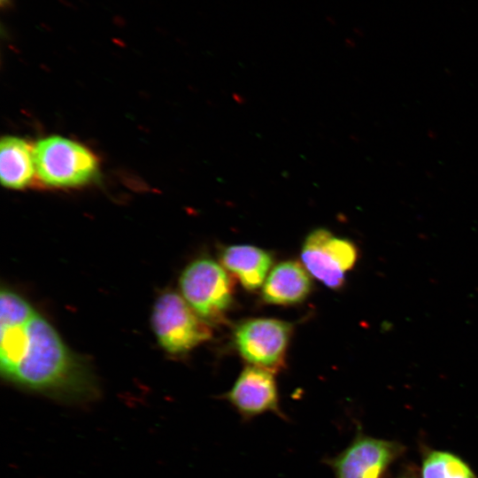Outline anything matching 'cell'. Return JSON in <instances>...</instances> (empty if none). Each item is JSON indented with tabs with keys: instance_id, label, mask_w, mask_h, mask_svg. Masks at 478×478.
<instances>
[{
	"instance_id": "obj_3",
	"label": "cell",
	"mask_w": 478,
	"mask_h": 478,
	"mask_svg": "<svg viewBox=\"0 0 478 478\" xmlns=\"http://www.w3.org/2000/svg\"><path fill=\"white\" fill-rule=\"evenodd\" d=\"M183 298L207 323L222 320L233 303V287L226 270L202 258L189 264L180 276Z\"/></svg>"
},
{
	"instance_id": "obj_13",
	"label": "cell",
	"mask_w": 478,
	"mask_h": 478,
	"mask_svg": "<svg viewBox=\"0 0 478 478\" xmlns=\"http://www.w3.org/2000/svg\"><path fill=\"white\" fill-rule=\"evenodd\" d=\"M37 312L22 297L2 288L0 292V326H13L29 320Z\"/></svg>"
},
{
	"instance_id": "obj_10",
	"label": "cell",
	"mask_w": 478,
	"mask_h": 478,
	"mask_svg": "<svg viewBox=\"0 0 478 478\" xmlns=\"http://www.w3.org/2000/svg\"><path fill=\"white\" fill-rule=\"evenodd\" d=\"M220 261L243 288L255 290L263 284L273 258L266 251L252 245H231L221 251Z\"/></svg>"
},
{
	"instance_id": "obj_1",
	"label": "cell",
	"mask_w": 478,
	"mask_h": 478,
	"mask_svg": "<svg viewBox=\"0 0 478 478\" xmlns=\"http://www.w3.org/2000/svg\"><path fill=\"white\" fill-rule=\"evenodd\" d=\"M0 370L13 384L58 400L84 402L97 394L89 366L38 312L25 323L0 326Z\"/></svg>"
},
{
	"instance_id": "obj_8",
	"label": "cell",
	"mask_w": 478,
	"mask_h": 478,
	"mask_svg": "<svg viewBox=\"0 0 478 478\" xmlns=\"http://www.w3.org/2000/svg\"><path fill=\"white\" fill-rule=\"evenodd\" d=\"M223 397L244 421L266 412L285 419L279 405L275 379L270 370L247 366Z\"/></svg>"
},
{
	"instance_id": "obj_5",
	"label": "cell",
	"mask_w": 478,
	"mask_h": 478,
	"mask_svg": "<svg viewBox=\"0 0 478 478\" xmlns=\"http://www.w3.org/2000/svg\"><path fill=\"white\" fill-rule=\"evenodd\" d=\"M405 451V446L398 441L367 436L358 428L350 444L326 463L335 478H385Z\"/></svg>"
},
{
	"instance_id": "obj_12",
	"label": "cell",
	"mask_w": 478,
	"mask_h": 478,
	"mask_svg": "<svg viewBox=\"0 0 478 478\" xmlns=\"http://www.w3.org/2000/svg\"><path fill=\"white\" fill-rule=\"evenodd\" d=\"M419 478H478L470 465L454 452L420 445Z\"/></svg>"
},
{
	"instance_id": "obj_15",
	"label": "cell",
	"mask_w": 478,
	"mask_h": 478,
	"mask_svg": "<svg viewBox=\"0 0 478 478\" xmlns=\"http://www.w3.org/2000/svg\"><path fill=\"white\" fill-rule=\"evenodd\" d=\"M0 4L3 8L8 7L11 4V0H0Z\"/></svg>"
},
{
	"instance_id": "obj_2",
	"label": "cell",
	"mask_w": 478,
	"mask_h": 478,
	"mask_svg": "<svg viewBox=\"0 0 478 478\" xmlns=\"http://www.w3.org/2000/svg\"><path fill=\"white\" fill-rule=\"evenodd\" d=\"M35 173L44 185L73 188L91 181L98 173L96 157L84 145L58 135L34 145Z\"/></svg>"
},
{
	"instance_id": "obj_7",
	"label": "cell",
	"mask_w": 478,
	"mask_h": 478,
	"mask_svg": "<svg viewBox=\"0 0 478 478\" xmlns=\"http://www.w3.org/2000/svg\"><path fill=\"white\" fill-rule=\"evenodd\" d=\"M291 331L286 321L251 319L235 328V345L246 361L273 372L282 366Z\"/></svg>"
},
{
	"instance_id": "obj_14",
	"label": "cell",
	"mask_w": 478,
	"mask_h": 478,
	"mask_svg": "<svg viewBox=\"0 0 478 478\" xmlns=\"http://www.w3.org/2000/svg\"><path fill=\"white\" fill-rule=\"evenodd\" d=\"M395 478H419V475L412 466H408L401 470Z\"/></svg>"
},
{
	"instance_id": "obj_11",
	"label": "cell",
	"mask_w": 478,
	"mask_h": 478,
	"mask_svg": "<svg viewBox=\"0 0 478 478\" xmlns=\"http://www.w3.org/2000/svg\"><path fill=\"white\" fill-rule=\"evenodd\" d=\"M35 173L34 146L26 140L7 135L0 143V178L3 186L12 189L27 187Z\"/></svg>"
},
{
	"instance_id": "obj_9",
	"label": "cell",
	"mask_w": 478,
	"mask_h": 478,
	"mask_svg": "<svg viewBox=\"0 0 478 478\" xmlns=\"http://www.w3.org/2000/svg\"><path fill=\"white\" fill-rule=\"evenodd\" d=\"M312 281L299 262L287 260L278 264L266 278L262 290L265 302L289 305L303 302L310 294Z\"/></svg>"
},
{
	"instance_id": "obj_4",
	"label": "cell",
	"mask_w": 478,
	"mask_h": 478,
	"mask_svg": "<svg viewBox=\"0 0 478 478\" xmlns=\"http://www.w3.org/2000/svg\"><path fill=\"white\" fill-rule=\"evenodd\" d=\"M151 325L162 348L172 354H182L212 336L207 322L176 292L160 295L152 310Z\"/></svg>"
},
{
	"instance_id": "obj_6",
	"label": "cell",
	"mask_w": 478,
	"mask_h": 478,
	"mask_svg": "<svg viewBox=\"0 0 478 478\" xmlns=\"http://www.w3.org/2000/svg\"><path fill=\"white\" fill-rule=\"evenodd\" d=\"M358 251L353 243L334 236L326 228L312 230L305 239L302 262L313 277L331 289L341 288L345 273L356 263Z\"/></svg>"
}]
</instances>
